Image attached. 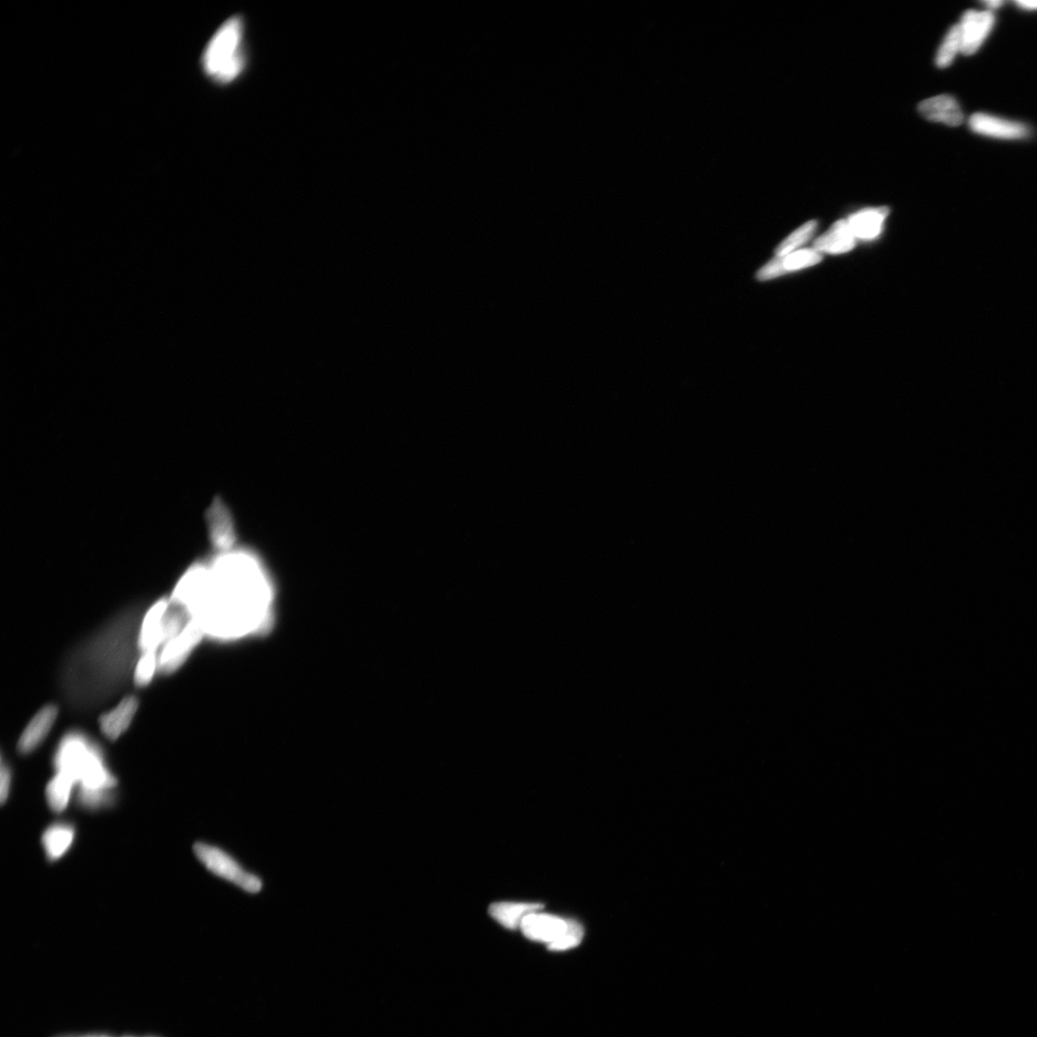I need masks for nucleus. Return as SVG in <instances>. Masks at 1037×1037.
<instances>
[{"label":"nucleus","mask_w":1037,"mask_h":1037,"mask_svg":"<svg viewBox=\"0 0 1037 1037\" xmlns=\"http://www.w3.org/2000/svg\"><path fill=\"white\" fill-rule=\"evenodd\" d=\"M169 599L194 619L205 637L232 641L255 635L268 624L273 589L257 557L247 550L231 549L210 564L188 569Z\"/></svg>","instance_id":"obj_1"},{"label":"nucleus","mask_w":1037,"mask_h":1037,"mask_svg":"<svg viewBox=\"0 0 1037 1037\" xmlns=\"http://www.w3.org/2000/svg\"><path fill=\"white\" fill-rule=\"evenodd\" d=\"M53 765L56 773L74 781L79 791L110 792L117 784L101 748L81 731H70L62 737L54 753Z\"/></svg>","instance_id":"obj_2"},{"label":"nucleus","mask_w":1037,"mask_h":1037,"mask_svg":"<svg viewBox=\"0 0 1037 1037\" xmlns=\"http://www.w3.org/2000/svg\"><path fill=\"white\" fill-rule=\"evenodd\" d=\"M244 22L239 17L228 20L214 34L203 56L207 74L218 83L232 82L246 66Z\"/></svg>","instance_id":"obj_3"},{"label":"nucleus","mask_w":1037,"mask_h":1037,"mask_svg":"<svg viewBox=\"0 0 1037 1037\" xmlns=\"http://www.w3.org/2000/svg\"><path fill=\"white\" fill-rule=\"evenodd\" d=\"M525 938L546 944L551 951H565L581 944L583 929L575 921L542 913L532 912L523 920L520 927Z\"/></svg>","instance_id":"obj_4"},{"label":"nucleus","mask_w":1037,"mask_h":1037,"mask_svg":"<svg viewBox=\"0 0 1037 1037\" xmlns=\"http://www.w3.org/2000/svg\"><path fill=\"white\" fill-rule=\"evenodd\" d=\"M194 851L201 863L218 877L234 883L251 894H257L262 890V881L242 868L235 859L220 848L198 843L194 845Z\"/></svg>","instance_id":"obj_5"},{"label":"nucleus","mask_w":1037,"mask_h":1037,"mask_svg":"<svg viewBox=\"0 0 1037 1037\" xmlns=\"http://www.w3.org/2000/svg\"><path fill=\"white\" fill-rule=\"evenodd\" d=\"M205 638L201 627L191 619L178 635L169 640L159 652V673L164 676L177 672Z\"/></svg>","instance_id":"obj_6"},{"label":"nucleus","mask_w":1037,"mask_h":1037,"mask_svg":"<svg viewBox=\"0 0 1037 1037\" xmlns=\"http://www.w3.org/2000/svg\"><path fill=\"white\" fill-rule=\"evenodd\" d=\"M170 600L160 599L146 611L139 625L138 645L140 653L160 652L165 644V617Z\"/></svg>","instance_id":"obj_7"},{"label":"nucleus","mask_w":1037,"mask_h":1037,"mask_svg":"<svg viewBox=\"0 0 1037 1037\" xmlns=\"http://www.w3.org/2000/svg\"><path fill=\"white\" fill-rule=\"evenodd\" d=\"M995 24V17L990 11L969 10L964 13L959 25L962 53L972 56L985 43Z\"/></svg>","instance_id":"obj_8"},{"label":"nucleus","mask_w":1037,"mask_h":1037,"mask_svg":"<svg viewBox=\"0 0 1037 1037\" xmlns=\"http://www.w3.org/2000/svg\"><path fill=\"white\" fill-rule=\"evenodd\" d=\"M969 127L981 136L998 140H1022L1029 136L1026 125L985 113L972 115L969 118Z\"/></svg>","instance_id":"obj_9"},{"label":"nucleus","mask_w":1037,"mask_h":1037,"mask_svg":"<svg viewBox=\"0 0 1037 1037\" xmlns=\"http://www.w3.org/2000/svg\"><path fill=\"white\" fill-rule=\"evenodd\" d=\"M59 716L56 704H48L39 710L25 726L18 742V750L27 756L42 745L51 732Z\"/></svg>","instance_id":"obj_10"},{"label":"nucleus","mask_w":1037,"mask_h":1037,"mask_svg":"<svg viewBox=\"0 0 1037 1037\" xmlns=\"http://www.w3.org/2000/svg\"><path fill=\"white\" fill-rule=\"evenodd\" d=\"M139 708L140 700L136 696L130 695L121 699L117 706L99 718L102 734L115 742L129 730Z\"/></svg>","instance_id":"obj_11"},{"label":"nucleus","mask_w":1037,"mask_h":1037,"mask_svg":"<svg viewBox=\"0 0 1037 1037\" xmlns=\"http://www.w3.org/2000/svg\"><path fill=\"white\" fill-rule=\"evenodd\" d=\"M823 260L819 252L815 249H803L792 252L783 257H777L764 266L758 273L761 281L771 280L781 275L799 271L819 264Z\"/></svg>","instance_id":"obj_12"},{"label":"nucleus","mask_w":1037,"mask_h":1037,"mask_svg":"<svg viewBox=\"0 0 1037 1037\" xmlns=\"http://www.w3.org/2000/svg\"><path fill=\"white\" fill-rule=\"evenodd\" d=\"M919 111L926 119L951 127L960 126L964 120L960 104L947 94L922 101L919 105Z\"/></svg>","instance_id":"obj_13"},{"label":"nucleus","mask_w":1037,"mask_h":1037,"mask_svg":"<svg viewBox=\"0 0 1037 1037\" xmlns=\"http://www.w3.org/2000/svg\"><path fill=\"white\" fill-rule=\"evenodd\" d=\"M890 213L887 207L861 210L846 221L855 238L871 239L879 236L883 224Z\"/></svg>","instance_id":"obj_14"},{"label":"nucleus","mask_w":1037,"mask_h":1037,"mask_svg":"<svg viewBox=\"0 0 1037 1037\" xmlns=\"http://www.w3.org/2000/svg\"><path fill=\"white\" fill-rule=\"evenodd\" d=\"M75 828L71 824L58 823L48 827L43 834L42 843L50 861H56L70 851L74 839Z\"/></svg>","instance_id":"obj_15"},{"label":"nucleus","mask_w":1037,"mask_h":1037,"mask_svg":"<svg viewBox=\"0 0 1037 1037\" xmlns=\"http://www.w3.org/2000/svg\"><path fill=\"white\" fill-rule=\"evenodd\" d=\"M540 903H515V902H497L489 908L491 917L510 930L521 927L527 915L543 910Z\"/></svg>","instance_id":"obj_16"},{"label":"nucleus","mask_w":1037,"mask_h":1037,"mask_svg":"<svg viewBox=\"0 0 1037 1037\" xmlns=\"http://www.w3.org/2000/svg\"><path fill=\"white\" fill-rule=\"evenodd\" d=\"M855 239L847 221L840 220L815 241V250L831 254L850 252L855 246Z\"/></svg>","instance_id":"obj_17"},{"label":"nucleus","mask_w":1037,"mask_h":1037,"mask_svg":"<svg viewBox=\"0 0 1037 1037\" xmlns=\"http://www.w3.org/2000/svg\"><path fill=\"white\" fill-rule=\"evenodd\" d=\"M75 787L77 785L71 777L56 773L49 781L46 790L47 801L50 809L56 813L64 812L70 804Z\"/></svg>","instance_id":"obj_18"},{"label":"nucleus","mask_w":1037,"mask_h":1037,"mask_svg":"<svg viewBox=\"0 0 1037 1037\" xmlns=\"http://www.w3.org/2000/svg\"><path fill=\"white\" fill-rule=\"evenodd\" d=\"M212 538L219 548L231 549L234 540L231 519L222 506H215L210 514Z\"/></svg>","instance_id":"obj_19"},{"label":"nucleus","mask_w":1037,"mask_h":1037,"mask_svg":"<svg viewBox=\"0 0 1037 1037\" xmlns=\"http://www.w3.org/2000/svg\"><path fill=\"white\" fill-rule=\"evenodd\" d=\"M159 653L158 652H143L140 653V657L133 669V681L134 686L138 688H144L150 685L156 672H159Z\"/></svg>","instance_id":"obj_20"},{"label":"nucleus","mask_w":1037,"mask_h":1037,"mask_svg":"<svg viewBox=\"0 0 1037 1037\" xmlns=\"http://www.w3.org/2000/svg\"><path fill=\"white\" fill-rule=\"evenodd\" d=\"M962 53V39L959 25H954L946 34L944 42L940 45L936 64L940 69H946L952 65L955 56Z\"/></svg>","instance_id":"obj_21"},{"label":"nucleus","mask_w":1037,"mask_h":1037,"mask_svg":"<svg viewBox=\"0 0 1037 1037\" xmlns=\"http://www.w3.org/2000/svg\"><path fill=\"white\" fill-rule=\"evenodd\" d=\"M817 227V222L812 220L799 228L777 247L775 250L777 257H783V255L796 252V249L806 244L814 236Z\"/></svg>","instance_id":"obj_22"},{"label":"nucleus","mask_w":1037,"mask_h":1037,"mask_svg":"<svg viewBox=\"0 0 1037 1037\" xmlns=\"http://www.w3.org/2000/svg\"><path fill=\"white\" fill-rule=\"evenodd\" d=\"M12 784V773L9 765L2 758V767H0V800L4 804L10 793Z\"/></svg>","instance_id":"obj_23"},{"label":"nucleus","mask_w":1037,"mask_h":1037,"mask_svg":"<svg viewBox=\"0 0 1037 1037\" xmlns=\"http://www.w3.org/2000/svg\"><path fill=\"white\" fill-rule=\"evenodd\" d=\"M1016 4L1021 8L1028 11L1037 10V2H1017Z\"/></svg>","instance_id":"obj_24"},{"label":"nucleus","mask_w":1037,"mask_h":1037,"mask_svg":"<svg viewBox=\"0 0 1037 1037\" xmlns=\"http://www.w3.org/2000/svg\"><path fill=\"white\" fill-rule=\"evenodd\" d=\"M1003 4L1004 3L1000 2V0H989V2L985 3V5L989 9V11L990 12H992V10L999 9Z\"/></svg>","instance_id":"obj_25"},{"label":"nucleus","mask_w":1037,"mask_h":1037,"mask_svg":"<svg viewBox=\"0 0 1037 1037\" xmlns=\"http://www.w3.org/2000/svg\"><path fill=\"white\" fill-rule=\"evenodd\" d=\"M85 1037H111V1036H107V1035H90V1036H85Z\"/></svg>","instance_id":"obj_26"},{"label":"nucleus","mask_w":1037,"mask_h":1037,"mask_svg":"<svg viewBox=\"0 0 1037 1037\" xmlns=\"http://www.w3.org/2000/svg\"><path fill=\"white\" fill-rule=\"evenodd\" d=\"M124 1037H134V1036H124Z\"/></svg>","instance_id":"obj_27"}]
</instances>
